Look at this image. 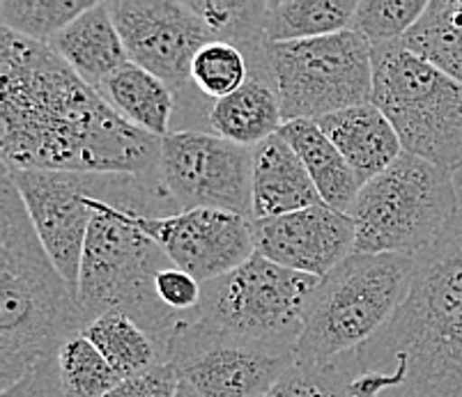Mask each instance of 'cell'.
<instances>
[{"mask_svg": "<svg viewBox=\"0 0 462 397\" xmlns=\"http://www.w3.org/2000/svg\"><path fill=\"white\" fill-rule=\"evenodd\" d=\"M162 140L117 115L51 46L0 28L5 168L159 177Z\"/></svg>", "mask_w": 462, "mask_h": 397, "instance_id": "obj_1", "label": "cell"}, {"mask_svg": "<svg viewBox=\"0 0 462 397\" xmlns=\"http://www.w3.org/2000/svg\"><path fill=\"white\" fill-rule=\"evenodd\" d=\"M417 260L396 317L336 358L355 397H462V207Z\"/></svg>", "mask_w": 462, "mask_h": 397, "instance_id": "obj_2", "label": "cell"}, {"mask_svg": "<svg viewBox=\"0 0 462 397\" xmlns=\"http://www.w3.org/2000/svg\"><path fill=\"white\" fill-rule=\"evenodd\" d=\"M92 221L83 246L77 299L90 324L108 311L132 317L163 349L184 320L162 306L157 275L171 257L136 225V212L150 216L178 214L159 177L88 175Z\"/></svg>", "mask_w": 462, "mask_h": 397, "instance_id": "obj_3", "label": "cell"}, {"mask_svg": "<svg viewBox=\"0 0 462 397\" xmlns=\"http://www.w3.org/2000/svg\"><path fill=\"white\" fill-rule=\"evenodd\" d=\"M88 317L37 237L16 184L0 177V391L56 358Z\"/></svg>", "mask_w": 462, "mask_h": 397, "instance_id": "obj_4", "label": "cell"}, {"mask_svg": "<svg viewBox=\"0 0 462 397\" xmlns=\"http://www.w3.org/2000/svg\"><path fill=\"white\" fill-rule=\"evenodd\" d=\"M417 266L405 255L352 253L318 280L301 315L297 365H327L373 340L410 296Z\"/></svg>", "mask_w": 462, "mask_h": 397, "instance_id": "obj_5", "label": "cell"}, {"mask_svg": "<svg viewBox=\"0 0 462 397\" xmlns=\"http://www.w3.org/2000/svg\"><path fill=\"white\" fill-rule=\"evenodd\" d=\"M462 203L451 170L402 152L364 184L350 209L355 253L421 257L447 232Z\"/></svg>", "mask_w": 462, "mask_h": 397, "instance_id": "obj_6", "label": "cell"}, {"mask_svg": "<svg viewBox=\"0 0 462 397\" xmlns=\"http://www.w3.org/2000/svg\"><path fill=\"white\" fill-rule=\"evenodd\" d=\"M373 106L393 124L402 152L462 170V83L396 44L371 46Z\"/></svg>", "mask_w": 462, "mask_h": 397, "instance_id": "obj_7", "label": "cell"}, {"mask_svg": "<svg viewBox=\"0 0 462 397\" xmlns=\"http://www.w3.org/2000/svg\"><path fill=\"white\" fill-rule=\"evenodd\" d=\"M318 280L255 253L237 269L203 283L193 320L239 340L297 349L306 299Z\"/></svg>", "mask_w": 462, "mask_h": 397, "instance_id": "obj_8", "label": "cell"}, {"mask_svg": "<svg viewBox=\"0 0 462 397\" xmlns=\"http://www.w3.org/2000/svg\"><path fill=\"white\" fill-rule=\"evenodd\" d=\"M283 122L318 120L373 99V51L359 32L270 44Z\"/></svg>", "mask_w": 462, "mask_h": 397, "instance_id": "obj_9", "label": "cell"}, {"mask_svg": "<svg viewBox=\"0 0 462 397\" xmlns=\"http://www.w3.org/2000/svg\"><path fill=\"white\" fill-rule=\"evenodd\" d=\"M117 32L123 37L129 62L152 72L171 86L178 97V113L189 122L208 115L214 104L191 83V62L212 32L187 0H111L106 3Z\"/></svg>", "mask_w": 462, "mask_h": 397, "instance_id": "obj_10", "label": "cell"}, {"mask_svg": "<svg viewBox=\"0 0 462 397\" xmlns=\"http://www.w3.org/2000/svg\"><path fill=\"white\" fill-rule=\"evenodd\" d=\"M168 363L189 397H264L295 365V349L239 340L191 317L168 342Z\"/></svg>", "mask_w": 462, "mask_h": 397, "instance_id": "obj_11", "label": "cell"}, {"mask_svg": "<svg viewBox=\"0 0 462 397\" xmlns=\"http://www.w3.org/2000/svg\"><path fill=\"white\" fill-rule=\"evenodd\" d=\"M159 179L178 212L218 209L254 219V148L205 129H173L162 140Z\"/></svg>", "mask_w": 462, "mask_h": 397, "instance_id": "obj_12", "label": "cell"}, {"mask_svg": "<svg viewBox=\"0 0 462 397\" xmlns=\"http://www.w3.org/2000/svg\"><path fill=\"white\" fill-rule=\"evenodd\" d=\"M141 232L157 241L178 269L200 283L221 278L255 255L254 219L218 212L189 209L168 216H134Z\"/></svg>", "mask_w": 462, "mask_h": 397, "instance_id": "obj_13", "label": "cell"}, {"mask_svg": "<svg viewBox=\"0 0 462 397\" xmlns=\"http://www.w3.org/2000/svg\"><path fill=\"white\" fill-rule=\"evenodd\" d=\"M5 170L23 198L42 246L62 278L77 292L83 246L92 221L88 175L65 170Z\"/></svg>", "mask_w": 462, "mask_h": 397, "instance_id": "obj_14", "label": "cell"}, {"mask_svg": "<svg viewBox=\"0 0 462 397\" xmlns=\"http://www.w3.org/2000/svg\"><path fill=\"white\" fill-rule=\"evenodd\" d=\"M255 253L267 260L325 278L340 262L355 253L356 230L347 214H340L327 204L254 221Z\"/></svg>", "mask_w": 462, "mask_h": 397, "instance_id": "obj_15", "label": "cell"}, {"mask_svg": "<svg viewBox=\"0 0 462 397\" xmlns=\"http://www.w3.org/2000/svg\"><path fill=\"white\" fill-rule=\"evenodd\" d=\"M322 203L309 170L281 133L254 148V221L276 219Z\"/></svg>", "mask_w": 462, "mask_h": 397, "instance_id": "obj_16", "label": "cell"}, {"mask_svg": "<svg viewBox=\"0 0 462 397\" xmlns=\"http://www.w3.org/2000/svg\"><path fill=\"white\" fill-rule=\"evenodd\" d=\"M318 124L350 163L361 186L384 173L402 154L396 129L373 104L327 115Z\"/></svg>", "mask_w": 462, "mask_h": 397, "instance_id": "obj_17", "label": "cell"}, {"mask_svg": "<svg viewBox=\"0 0 462 397\" xmlns=\"http://www.w3.org/2000/svg\"><path fill=\"white\" fill-rule=\"evenodd\" d=\"M49 46L95 90L129 62L125 41L106 3H95L65 31L58 32Z\"/></svg>", "mask_w": 462, "mask_h": 397, "instance_id": "obj_18", "label": "cell"}, {"mask_svg": "<svg viewBox=\"0 0 462 397\" xmlns=\"http://www.w3.org/2000/svg\"><path fill=\"white\" fill-rule=\"evenodd\" d=\"M279 133L301 158L322 203L340 214H350L361 191V182L320 124L313 120H292L283 122Z\"/></svg>", "mask_w": 462, "mask_h": 397, "instance_id": "obj_19", "label": "cell"}, {"mask_svg": "<svg viewBox=\"0 0 462 397\" xmlns=\"http://www.w3.org/2000/svg\"><path fill=\"white\" fill-rule=\"evenodd\" d=\"M99 95L129 124L150 136L166 138L173 131L178 97L168 83L143 67L127 62L99 86Z\"/></svg>", "mask_w": 462, "mask_h": 397, "instance_id": "obj_20", "label": "cell"}, {"mask_svg": "<svg viewBox=\"0 0 462 397\" xmlns=\"http://www.w3.org/2000/svg\"><path fill=\"white\" fill-rule=\"evenodd\" d=\"M208 127L217 136L245 148H255L276 136L283 127L276 83L270 78L249 77V81L230 97L214 102Z\"/></svg>", "mask_w": 462, "mask_h": 397, "instance_id": "obj_21", "label": "cell"}, {"mask_svg": "<svg viewBox=\"0 0 462 397\" xmlns=\"http://www.w3.org/2000/svg\"><path fill=\"white\" fill-rule=\"evenodd\" d=\"M83 336L102 352L123 382L148 374L154 367L168 363L162 347L123 311H108L95 317Z\"/></svg>", "mask_w": 462, "mask_h": 397, "instance_id": "obj_22", "label": "cell"}, {"mask_svg": "<svg viewBox=\"0 0 462 397\" xmlns=\"http://www.w3.org/2000/svg\"><path fill=\"white\" fill-rule=\"evenodd\" d=\"M359 0H267V40L301 41L350 31Z\"/></svg>", "mask_w": 462, "mask_h": 397, "instance_id": "obj_23", "label": "cell"}, {"mask_svg": "<svg viewBox=\"0 0 462 397\" xmlns=\"http://www.w3.org/2000/svg\"><path fill=\"white\" fill-rule=\"evenodd\" d=\"M401 44L462 83V0H430Z\"/></svg>", "mask_w": 462, "mask_h": 397, "instance_id": "obj_24", "label": "cell"}, {"mask_svg": "<svg viewBox=\"0 0 462 397\" xmlns=\"http://www.w3.org/2000/svg\"><path fill=\"white\" fill-rule=\"evenodd\" d=\"M92 5L95 0H0V28L49 44Z\"/></svg>", "mask_w": 462, "mask_h": 397, "instance_id": "obj_25", "label": "cell"}, {"mask_svg": "<svg viewBox=\"0 0 462 397\" xmlns=\"http://www.w3.org/2000/svg\"><path fill=\"white\" fill-rule=\"evenodd\" d=\"M56 361L65 397H106L123 383V377L83 333L62 347Z\"/></svg>", "mask_w": 462, "mask_h": 397, "instance_id": "obj_26", "label": "cell"}, {"mask_svg": "<svg viewBox=\"0 0 462 397\" xmlns=\"http://www.w3.org/2000/svg\"><path fill=\"white\" fill-rule=\"evenodd\" d=\"M249 60L237 46L208 41L191 62V83L208 102L230 97L249 81Z\"/></svg>", "mask_w": 462, "mask_h": 397, "instance_id": "obj_27", "label": "cell"}, {"mask_svg": "<svg viewBox=\"0 0 462 397\" xmlns=\"http://www.w3.org/2000/svg\"><path fill=\"white\" fill-rule=\"evenodd\" d=\"M428 3L430 0H359L350 28L371 46L396 44L417 26Z\"/></svg>", "mask_w": 462, "mask_h": 397, "instance_id": "obj_28", "label": "cell"}, {"mask_svg": "<svg viewBox=\"0 0 462 397\" xmlns=\"http://www.w3.org/2000/svg\"><path fill=\"white\" fill-rule=\"evenodd\" d=\"M264 397H355L338 361L327 365H292Z\"/></svg>", "mask_w": 462, "mask_h": 397, "instance_id": "obj_29", "label": "cell"}, {"mask_svg": "<svg viewBox=\"0 0 462 397\" xmlns=\"http://www.w3.org/2000/svg\"><path fill=\"white\" fill-rule=\"evenodd\" d=\"M157 296L166 311L187 321L199 311L200 301H203V283L171 265L157 275Z\"/></svg>", "mask_w": 462, "mask_h": 397, "instance_id": "obj_30", "label": "cell"}, {"mask_svg": "<svg viewBox=\"0 0 462 397\" xmlns=\"http://www.w3.org/2000/svg\"><path fill=\"white\" fill-rule=\"evenodd\" d=\"M180 383L173 365L154 367L148 374L125 379L117 388H113L106 397H178Z\"/></svg>", "mask_w": 462, "mask_h": 397, "instance_id": "obj_31", "label": "cell"}, {"mask_svg": "<svg viewBox=\"0 0 462 397\" xmlns=\"http://www.w3.org/2000/svg\"><path fill=\"white\" fill-rule=\"evenodd\" d=\"M56 358L42 361L26 379H21L14 388L3 392V397H65L60 388V377H58Z\"/></svg>", "mask_w": 462, "mask_h": 397, "instance_id": "obj_32", "label": "cell"}, {"mask_svg": "<svg viewBox=\"0 0 462 397\" xmlns=\"http://www.w3.org/2000/svg\"><path fill=\"white\" fill-rule=\"evenodd\" d=\"M178 397H189V395H184V392H178Z\"/></svg>", "mask_w": 462, "mask_h": 397, "instance_id": "obj_33", "label": "cell"}]
</instances>
